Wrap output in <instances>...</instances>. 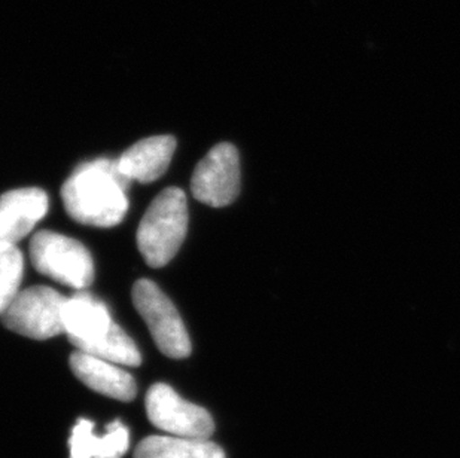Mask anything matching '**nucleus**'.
<instances>
[{
	"mask_svg": "<svg viewBox=\"0 0 460 458\" xmlns=\"http://www.w3.org/2000/svg\"><path fill=\"white\" fill-rule=\"evenodd\" d=\"M24 258L17 246L0 249V317L20 294Z\"/></svg>",
	"mask_w": 460,
	"mask_h": 458,
	"instance_id": "15",
	"label": "nucleus"
},
{
	"mask_svg": "<svg viewBox=\"0 0 460 458\" xmlns=\"http://www.w3.org/2000/svg\"><path fill=\"white\" fill-rule=\"evenodd\" d=\"M49 213V195L40 188H22L0 195V249L17 246Z\"/></svg>",
	"mask_w": 460,
	"mask_h": 458,
	"instance_id": "8",
	"label": "nucleus"
},
{
	"mask_svg": "<svg viewBox=\"0 0 460 458\" xmlns=\"http://www.w3.org/2000/svg\"><path fill=\"white\" fill-rule=\"evenodd\" d=\"M174 151L176 138L172 136L144 138L118 158V169L130 182L151 183L167 172Z\"/></svg>",
	"mask_w": 460,
	"mask_h": 458,
	"instance_id": "11",
	"label": "nucleus"
},
{
	"mask_svg": "<svg viewBox=\"0 0 460 458\" xmlns=\"http://www.w3.org/2000/svg\"><path fill=\"white\" fill-rule=\"evenodd\" d=\"M79 351L122 366L136 367L142 364L139 348L127 335L126 330L117 323H113L111 330L101 339Z\"/></svg>",
	"mask_w": 460,
	"mask_h": 458,
	"instance_id": "14",
	"label": "nucleus"
},
{
	"mask_svg": "<svg viewBox=\"0 0 460 458\" xmlns=\"http://www.w3.org/2000/svg\"><path fill=\"white\" fill-rule=\"evenodd\" d=\"M69 365L76 378L96 393L121 402H131L136 398L137 385L135 378L119 365L79 350L72 353Z\"/></svg>",
	"mask_w": 460,
	"mask_h": 458,
	"instance_id": "10",
	"label": "nucleus"
},
{
	"mask_svg": "<svg viewBox=\"0 0 460 458\" xmlns=\"http://www.w3.org/2000/svg\"><path fill=\"white\" fill-rule=\"evenodd\" d=\"M31 260L40 274L76 290L87 289L94 280L92 253L83 242L63 233H36L31 238Z\"/></svg>",
	"mask_w": 460,
	"mask_h": 458,
	"instance_id": "3",
	"label": "nucleus"
},
{
	"mask_svg": "<svg viewBox=\"0 0 460 458\" xmlns=\"http://www.w3.org/2000/svg\"><path fill=\"white\" fill-rule=\"evenodd\" d=\"M131 298L163 355L170 359H185L191 355L190 335L178 310L154 281H136Z\"/></svg>",
	"mask_w": 460,
	"mask_h": 458,
	"instance_id": "4",
	"label": "nucleus"
},
{
	"mask_svg": "<svg viewBox=\"0 0 460 458\" xmlns=\"http://www.w3.org/2000/svg\"><path fill=\"white\" fill-rule=\"evenodd\" d=\"M188 206L179 188L161 190L142 217L137 229V247L145 262L161 269L173 260L187 237Z\"/></svg>",
	"mask_w": 460,
	"mask_h": 458,
	"instance_id": "2",
	"label": "nucleus"
},
{
	"mask_svg": "<svg viewBox=\"0 0 460 458\" xmlns=\"http://www.w3.org/2000/svg\"><path fill=\"white\" fill-rule=\"evenodd\" d=\"M135 458H226L221 446L208 439L149 436L136 448Z\"/></svg>",
	"mask_w": 460,
	"mask_h": 458,
	"instance_id": "13",
	"label": "nucleus"
},
{
	"mask_svg": "<svg viewBox=\"0 0 460 458\" xmlns=\"http://www.w3.org/2000/svg\"><path fill=\"white\" fill-rule=\"evenodd\" d=\"M194 198L210 207L230 206L240 192L239 152L231 143H219L197 164L191 179Z\"/></svg>",
	"mask_w": 460,
	"mask_h": 458,
	"instance_id": "7",
	"label": "nucleus"
},
{
	"mask_svg": "<svg viewBox=\"0 0 460 458\" xmlns=\"http://www.w3.org/2000/svg\"><path fill=\"white\" fill-rule=\"evenodd\" d=\"M66 296L47 286H33L20 290L8 310L2 314L4 328L13 332L31 338V339H49L60 333L63 329V305Z\"/></svg>",
	"mask_w": 460,
	"mask_h": 458,
	"instance_id": "5",
	"label": "nucleus"
},
{
	"mask_svg": "<svg viewBox=\"0 0 460 458\" xmlns=\"http://www.w3.org/2000/svg\"><path fill=\"white\" fill-rule=\"evenodd\" d=\"M146 414L151 423L170 436L208 439L215 423L205 408L181 398L170 385L154 384L146 393Z\"/></svg>",
	"mask_w": 460,
	"mask_h": 458,
	"instance_id": "6",
	"label": "nucleus"
},
{
	"mask_svg": "<svg viewBox=\"0 0 460 458\" xmlns=\"http://www.w3.org/2000/svg\"><path fill=\"white\" fill-rule=\"evenodd\" d=\"M130 181L109 158L78 165L61 186L66 212L74 221L96 228L121 224L128 210L127 189Z\"/></svg>",
	"mask_w": 460,
	"mask_h": 458,
	"instance_id": "1",
	"label": "nucleus"
},
{
	"mask_svg": "<svg viewBox=\"0 0 460 458\" xmlns=\"http://www.w3.org/2000/svg\"><path fill=\"white\" fill-rule=\"evenodd\" d=\"M61 316L65 333L76 350L101 339L115 323L106 304L84 290L66 299Z\"/></svg>",
	"mask_w": 460,
	"mask_h": 458,
	"instance_id": "9",
	"label": "nucleus"
},
{
	"mask_svg": "<svg viewBox=\"0 0 460 458\" xmlns=\"http://www.w3.org/2000/svg\"><path fill=\"white\" fill-rule=\"evenodd\" d=\"M130 446L128 428L121 421L109 424L104 436L94 435V424L79 418L72 428L70 458H122Z\"/></svg>",
	"mask_w": 460,
	"mask_h": 458,
	"instance_id": "12",
	"label": "nucleus"
}]
</instances>
